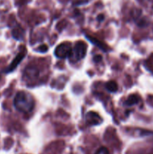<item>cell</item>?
<instances>
[{
	"label": "cell",
	"mask_w": 153,
	"mask_h": 154,
	"mask_svg": "<svg viewBox=\"0 0 153 154\" xmlns=\"http://www.w3.org/2000/svg\"><path fill=\"white\" fill-rule=\"evenodd\" d=\"M104 17L103 14H99L98 17V20L102 21L104 20Z\"/></svg>",
	"instance_id": "13"
},
{
	"label": "cell",
	"mask_w": 153,
	"mask_h": 154,
	"mask_svg": "<svg viewBox=\"0 0 153 154\" xmlns=\"http://www.w3.org/2000/svg\"><path fill=\"white\" fill-rule=\"evenodd\" d=\"M25 56H26V51H20V52L19 54H18L17 55L14 57V59L13 60V61L10 63V66H9L8 67L5 69V71H4V72H7V73L8 72H13V71L14 70L16 67H17L18 65L21 63V61L23 60V58L25 57Z\"/></svg>",
	"instance_id": "4"
},
{
	"label": "cell",
	"mask_w": 153,
	"mask_h": 154,
	"mask_svg": "<svg viewBox=\"0 0 153 154\" xmlns=\"http://www.w3.org/2000/svg\"><path fill=\"white\" fill-rule=\"evenodd\" d=\"M71 45L68 42H64V43L58 45L54 51L56 57L59 59L70 58V57L71 56Z\"/></svg>",
	"instance_id": "3"
},
{
	"label": "cell",
	"mask_w": 153,
	"mask_h": 154,
	"mask_svg": "<svg viewBox=\"0 0 153 154\" xmlns=\"http://www.w3.org/2000/svg\"><path fill=\"white\" fill-rule=\"evenodd\" d=\"M14 105L20 112L29 113L34 108V101L31 94L25 91H20L15 96Z\"/></svg>",
	"instance_id": "1"
},
{
	"label": "cell",
	"mask_w": 153,
	"mask_h": 154,
	"mask_svg": "<svg viewBox=\"0 0 153 154\" xmlns=\"http://www.w3.org/2000/svg\"><path fill=\"white\" fill-rule=\"evenodd\" d=\"M86 38L88 39L92 43L95 45L98 48H99L100 50L104 51V52H106V51H107V46H106L104 42H101L100 41L98 40L97 38H95L92 37V36H89V35H86Z\"/></svg>",
	"instance_id": "6"
},
{
	"label": "cell",
	"mask_w": 153,
	"mask_h": 154,
	"mask_svg": "<svg viewBox=\"0 0 153 154\" xmlns=\"http://www.w3.org/2000/svg\"><path fill=\"white\" fill-rule=\"evenodd\" d=\"M106 88L110 93H115L118 90V85L114 81H110L106 84Z\"/></svg>",
	"instance_id": "9"
},
{
	"label": "cell",
	"mask_w": 153,
	"mask_h": 154,
	"mask_svg": "<svg viewBox=\"0 0 153 154\" xmlns=\"http://www.w3.org/2000/svg\"><path fill=\"white\" fill-rule=\"evenodd\" d=\"M87 46L85 42L79 41L76 43L74 48L72 49L71 56L70 57V59L73 62H77L81 60L85 57L86 54Z\"/></svg>",
	"instance_id": "2"
},
{
	"label": "cell",
	"mask_w": 153,
	"mask_h": 154,
	"mask_svg": "<svg viewBox=\"0 0 153 154\" xmlns=\"http://www.w3.org/2000/svg\"><path fill=\"white\" fill-rule=\"evenodd\" d=\"M94 154H110V153L107 148H106L105 147H101L95 152Z\"/></svg>",
	"instance_id": "10"
},
{
	"label": "cell",
	"mask_w": 153,
	"mask_h": 154,
	"mask_svg": "<svg viewBox=\"0 0 153 154\" xmlns=\"http://www.w3.org/2000/svg\"><path fill=\"white\" fill-rule=\"evenodd\" d=\"M38 73V72L37 69H34V67H29L28 68V69H26L24 75H25L27 78L32 79V78H34V77L37 76Z\"/></svg>",
	"instance_id": "8"
},
{
	"label": "cell",
	"mask_w": 153,
	"mask_h": 154,
	"mask_svg": "<svg viewBox=\"0 0 153 154\" xmlns=\"http://www.w3.org/2000/svg\"><path fill=\"white\" fill-rule=\"evenodd\" d=\"M86 120L87 124L90 125V126L98 125L102 122L101 117L97 113L93 112V111L87 113L86 116Z\"/></svg>",
	"instance_id": "5"
},
{
	"label": "cell",
	"mask_w": 153,
	"mask_h": 154,
	"mask_svg": "<svg viewBox=\"0 0 153 154\" xmlns=\"http://www.w3.org/2000/svg\"><path fill=\"white\" fill-rule=\"evenodd\" d=\"M140 101V97L138 95L132 94L128 96V98L126 99L125 102H124V105L126 106H132V105L139 103Z\"/></svg>",
	"instance_id": "7"
},
{
	"label": "cell",
	"mask_w": 153,
	"mask_h": 154,
	"mask_svg": "<svg viewBox=\"0 0 153 154\" xmlns=\"http://www.w3.org/2000/svg\"><path fill=\"white\" fill-rule=\"evenodd\" d=\"M102 60V57L100 55H96L94 56V58H93V60H94L95 63H98V62L101 61Z\"/></svg>",
	"instance_id": "12"
},
{
	"label": "cell",
	"mask_w": 153,
	"mask_h": 154,
	"mask_svg": "<svg viewBox=\"0 0 153 154\" xmlns=\"http://www.w3.org/2000/svg\"><path fill=\"white\" fill-rule=\"evenodd\" d=\"M38 51H40V52H41V53L46 52V51H48V47H47V45H42L41 46L39 47Z\"/></svg>",
	"instance_id": "11"
}]
</instances>
